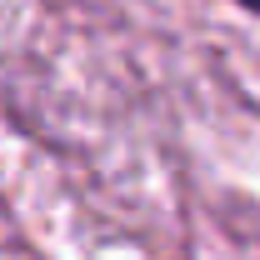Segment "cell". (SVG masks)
Wrapping results in <instances>:
<instances>
[{
    "mask_svg": "<svg viewBox=\"0 0 260 260\" xmlns=\"http://www.w3.org/2000/svg\"><path fill=\"white\" fill-rule=\"evenodd\" d=\"M235 5H245V10H260V0H235Z\"/></svg>",
    "mask_w": 260,
    "mask_h": 260,
    "instance_id": "6da1fadb",
    "label": "cell"
}]
</instances>
